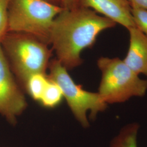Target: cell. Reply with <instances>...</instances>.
<instances>
[{"label": "cell", "instance_id": "cell-11", "mask_svg": "<svg viewBox=\"0 0 147 147\" xmlns=\"http://www.w3.org/2000/svg\"><path fill=\"white\" fill-rule=\"evenodd\" d=\"M63 98V93L60 87L49 79L39 102L46 107L53 108L59 105Z\"/></svg>", "mask_w": 147, "mask_h": 147}, {"label": "cell", "instance_id": "cell-6", "mask_svg": "<svg viewBox=\"0 0 147 147\" xmlns=\"http://www.w3.org/2000/svg\"><path fill=\"white\" fill-rule=\"evenodd\" d=\"M26 107V99L0 43V115L11 124H16Z\"/></svg>", "mask_w": 147, "mask_h": 147}, {"label": "cell", "instance_id": "cell-10", "mask_svg": "<svg viewBox=\"0 0 147 147\" xmlns=\"http://www.w3.org/2000/svg\"><path fill=\"white\" fill-rule=\"evenodd\" d=\"M49 80L47 74L34 75L28 80L25 89L34 100L40 101Z\"/></svg>", "mask_w": 147, "mask_h": 147}, {"label": "cell", "instance_id": "cell-12", "mask_svg": "<svg viewBox=\"0 0 147 147\" xmlns=\"http://www.w3.org/2000/svg\"><path fill=\"white\" fill-rule=\"evenodd\" d=\"M131 14L136 27L147 37V10L131 7Z\"/></svg>", "mask_w": 147, "mask_h": 147}, {"label": "cell", "instance_id": "cell-4", "mask_svg": "<svg viewBox=\"0 0 147 147\" xmlns=\"http://www.w3.org/2000/svg\"><path fill=\"white\" fill-rule=\"evenodd\" d=\"M97 65L101 73L98 93L108 105L122 103L132 97H143L147 80H142L118 57H101Z\"/></svg>", "mask_w": 147, "mask_h": 147}, {"label": "cell", "instance_id": "cell-3", "mask_svg": "<svg viewBox=\"0 0 147 147\" xmlns=\"http://www.w3.org/2000/svg\"><path fill=\"white\" fill-rule=\"evenodd\" d=\"M63 9L45 0H9L8 32L31 35L48 44L53 22Z\"/></svg>", "mask_w": 147, "mask_h": 147}, {"label": "cell", "instance_id": "cell-1", "mask_svg": "<svg viewBox=\"0 0 147 147\" xmlns=\"http://www.w3.org/2000/svg\"><path fill=\"white\" fill-rule=\"evenodd\" d=\"M116 23L88 8L79 5L63 9L53 22L49 44L57 59L67 70L82 64L81 54L92 47L101 32L116 26Z\"/></svg>", "mask_w": 147, "mask_h": 147}, {"label": "cell", "instance_id": "cell-16", "mask_svg": "<svg viewBox=\"0 0 147 147\" xmlns=\"http://www.w3.org/2000/svg\"><path fill=\"white\" fill-rule=\"evenodd\" d=\"M51 3L62 6V0H45Z\"/></svg>", "mask_w": 147, "mask_h": 147}, {"label": "cell", "instance_id": "cell-8", "mask_svg": "<svg viewBox=\"0 0 147 147\" xmlns=\"http://www.w3.org/2000/svg\"><path fill=\"white\" fill-rule=\"evenodd\" d=\"M127 30L129 47L123 61L137 75L143 74L147 78V37L136 27Z\"/></svg>", "mask_w": 147, "mask_h": 147}, {"label": "cell", "instance_id": "cell-9", "mask_svg": "<svg viewBox=\"0 0 147 147\" xmlns=\"http://www.w3.org/2000/svg\"><path fill=\"white\" fill-rule=\"evenodd\" d=\"M140 126L134 122L123 126L111 141L109 147H137V136Z\"/></svg>", "mask_w": 147, "mask_h": 147}, {"label": "cell", "instance_id": "cell-13", "mask_svg": "<svg viewBox=\"0 0 147 147\" xmlns=\"http://www.w3.org/2000/svg\"><path fill=\"white\" fill-rule=\"evenodd\" d=\"M9 0H0V43L8 33V8Z\"/></svg>", "mask_w": 147, "mask_h": 147}, {"label": "cell", "instance_id": "cell-14", "mask_svg": "<svg viewBox=\"0 0 147 147\" xmlns=\"http://www.w3.org/2000/svg\"><path fill=\"white\" fill-rule=\"evenodd\" d=\"M79 5V0H62V7L64 9H70Z\"/></svg>", "mask_w": 147, "mask_h": 147}, {"label": "cell", "instance_id": "cell-7", "mask_svg": "<svg viewBox=\"0 0 147 147\" xmlns=\"http://www.w3.org/2000/svg\"><path fill=\"white\" fill-rule=\"evenodd\" d=\"M79 4L102 14L127 30L136 27L128 0H79Z\"/></svg>", "mask_w": 147, "mask_h": 147}, {"label": "cell", "instance_id": "cell-2", "mask_svg": "<svg viewBox=\"0 0 147 147\" xmlns=\"http://www.w3.org/2000/svg\"><path fill=\"white\" fill-rule=\"evenodd\" d=\"M11 70L22 88L28 80L47 74L51 56L47 44L24 33L8 32L1 42Z\"/></svg>", "mask_w": 147, "mask_h": 147}, {"label": "cell", "instance_id": "cell-5", "mask_svg": "<svg viewBox=\"0 0 147 147\" xmlns=\"http://www.w3.org/2000/svg\"><path fill=\"white\" fill-rule=\"evenodd\" d=\"M48 68L49 78L60 87L63 98L67 100L76 119L82 127H88L90 125L87 113L90 112L89 118L94 120L99 113L106 110L107 104L98 92H88L83 89L81 86L76 84L68 70L58 59L51 61Z\"/></svg>", "mask_w": 147, "mask_h": 147}, {"label": "cell", "instance_id": "cell-15", "mask_svg": "<svg viewBox=\"0 0 147 147\" xmlns=\"http://www.w3.org/2000/svg\"><path fill=\"white\" fill-rule=\"evenodd\" d=\"M131 7H136L147 10V0H128Z\"/></svg>", "mask_w": 147, "mask_h": 147}]
</instances>
